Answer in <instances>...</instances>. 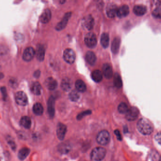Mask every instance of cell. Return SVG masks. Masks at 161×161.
Segmentation results:
<instances>
[{
    "label": "cell",
    "mask_w": 161,
    "mask_h": 161,
    "mask_svg": "<svg viewBox=\"0 0 161 161\" xmlns=\"http://www.w3.org/2000/svg\"><path fill=\"white\" fill-rule=\"evenodd\" d=\"M138 131L142 134L149 135L153 132L154 127L151 122L147 119H140L137 123Z\"/></svg>",
    "instance_id": "cell-1"
},
{
    "label": "cell",
    "mask_w": 161,
    "mask_h": 161,
    "mask_svg": "<svg viewBox=\"0 0 161 161\" xmlns=\"http://www.w3.org/2000/svg\"><path fill=\"white\" fill-rule=\"evenodd\" d=\"M106 155V150L102 147H97L92 151L91 159L94 161H101Z\"/></svg>",
    "instance_id": "cell-2"
},
{
    "label": "cell",
    "mask_w": 161,
    "mask_h": 161,
    "mask_svg": "<svg viewBox=\"0 0 161 161\" xmlns=\"http://www.w3.org/2000/svg\"><path fill=\"white\" fill-rule=\"evenodd\" d=\"M110 140V134L107 131H102L98 134L97 141L99 144L105 146L108 144Z\"/></svg>",
    "instance_id": "cell-3"
},
{
    "label": "cell",
    "mask_w": 161,
    "mask_h": 161,
    "mask_svg": "<svg viewBox=\"0 0 161 161\" xmlns=\"http://www.w3.org/2000/svg\"><path fill=\"white\" fill-rule=\"evenodd\" d=\"M84 42L87 47L93 48L96 47L97 44V39L95 34L90 32L86 35L84 38Z\"/></svg>",
    "instance_id": "cell-4"
},
{
    "label": "cell",
    "mask_w": 161,
    "mask_h": 161,
    "mask_svg": "<svg viewBox=\"0 0 161 161\" xmlns=\"http://www.w3.org/2000/svg\"><path fill=\"white\" fill-rule=\"evenodd\" d=\"M76 53L71 49H66L63 53V58L65 61L69 64H73L76 60Z\"/></svg>",
    "instance_id": "cell-5"
},
{
    "label": "cell",
    "mask_w": 161,
    "mask_h": 161,
    "mask_svg": "<svg viewBox=\"0 0 161 161\" xmlns=\"http://www.w3.org/2000/svg\"><path fill=\"white\" fill-rule=\"evenodd\" d=\"M15 100L17 104L21 106H26L28 103L27 95L22 91L17 92L15 95Z\"/></svg>",
    "instance_id": "cell-6"
},
{
    "label": "cell",
    "mask_w": 161,
    "mask_h": 161,
    "mask_svg": "<svg viewBox=\"0 0 161 161\" xmlns=\"http://www.w3.org/2000/svg\"><path fill=\"white\" fill-rule=\"evenodd\" d=\"M126 118L129 121H133L138 118L139 111L137 108L133 107L129 109L126 113Z\"/></svg>",
    "instance_id": "cell-7"
},
{
    "label": "cell",
    "mask_w": 161,
    "mask_h": 161,
    "mask_svg": "<svg viewBox=\"0 0 161 161\" xmlns=\"http://www.w3.org/2000/svg\"><path fill=\"white\" fill-rule=\"evenodd\" d=\"M82 24L84 29L88 30H91L94 27V18L91 15L87 16L83 19Z\"/></svg>",
    "instance_id": "cell-8"
},
{
    "label": "cell",
    "mask_w": 161,
    "mask_h": 161,
    "mask_svg": "<svg viewBox=\"0 0 161 161\" xmlns=\"http://www.w3.org/2000/svg\"><path fill=\"white\" fill-rule=\"evenodd\" d=\"M36 54V51L32 47L26 48L23 54V59L26 61H30L34 58Z\"/></svg>",
    "instance_id": "cell-9"
},
{
    "label": "cell",
    "mask_w": 161,
    "mask_h": 161,
    "mask_svg": "<svg viewBox=\"0 0 161 161\" xmlns=\"http://www.w3.org/2000/svg\"><path fill=\"white\" fill-rule=\"evenodd\" d=\"M71 15L72 12H67L66 14H65L62 21L59 22L56 26V29L57 31H61L65 29V28L66 27L67 23L69 22V18L71 16Z\"/></svg>",
    "instance_id": "cell-10"
},
{
    "label": "cell",
    "mask_w": 161,
    "mask_h": 161,
    "mask_svg": "<svg viewBox=\"0 0 161 161\" xmlns=\"http://www.w3.org/2000/svg\"><path fill=\"white\" fill-rule=\"evenodd\" d=\"M66 127L62 123H59L57 128V135L58 138L60 140H63L65 137L66 134Z\"/></svg>",
    "instance_id": "cell-11"
},
{
    "label": "cell",
    "mask_w": 161,
    "mask_h": 161,
    "mask_svg": "<svg viewBox=\"0 0 161 161\" xmlns=\"http://www.w3.org/2000/svg\"><path fill=\"white\" fill-rule=\"evenodd\" d=\"M118 8L115 4L110 3L106 8V14L107 16L110 18H114L117 16Z\"/></svg>",
    "instance_id": "cell-12"
},
{
    "label": "cell",
    "mask_w": 161,
    "mask_h": 161,
    "mask_svg": "<svg viewBox=\"0 0 161 161\" xmlns=\"http://www.w3.org/2000/svg\"><path fill=\"white\" fill-rule=\"evenodd\" d=\"M48 111L50 116L53 118L55 114V99L52 96L48 100Z\"/></svg>",
    "instance_id": "cell-13"
},
{
    "label": "cell",
    "mask_w": 161,
    "mask_h": 161,
    "mask_svg": "<svg viewBox=\"0 0 161 161\" xmlns=\"http://www.w3.org/2000/svg\"><path fill=\"white\" fill-rule=\"evenodd\" d=\"M129 6L127 5H122L117 10V16L120 18H123L127 16L129 14Z\"/></svg>",
    "instance_id": "cell-14"
},
{
    "label": "cell",
    "mask_w": 161,
    "mask_h": 161,
    "mask_svg": "<svg viewBox=\"0 0 161 161\" xmlns=\"http://www.w3.org/2000/svg\"><path fill=\"white\" fill-rule=\"evenodd\" d=\"M102 70L103 74L106 79H110L112 77L113 75L112 69L109 64H104L102 67Z\"/></svg>",
    "instance_id": "cell-15"
},
{
    "label": "cell",
    "mask_w": 161,
    "mask_h": 161,
    "mask_svg": "<svg viewBox=\"0 0 161 161\" xmlns=\"http://www.w3.org/2000/svg\"><path fill=\"white\" fill-rule=\"evenodd\" d=\"M51 18V11L49 9H45L43 12L40 17V21L43 23H47L49 22Z\"/></svg>",
    "instance_id": "cell-16"
},
{
    "label": "cell",
    "mask_w": 161,
    "mask_h": 161,
    "mask_svg": "<svg viewBox=\"0 0 161 161\" xmlns=\"http://www.w3.org/2000/svg\"><path fill=\"white\" fill-rule=\"evenodd\" d=\"M45 85L48 89L53 90L57 88L58 83L55 79L50 77L47 78L45 80Z\"/></svg>",
    "instance_id": "cell-17"
},
{
    "label": "cell",
    "mask_w": 161,
    "mask_h": 161,
    "mask_svg": "<svg viewBox=\"0 0 161 161\" xmlns=\"http://www.w3.org/2000/svg\"><path fill=\"white\" fill-rule=\"evenodd\" d=\"M133 10L135 14L138 16H141L146 14L147 9L144 5H138L134 7Z\"/></svg>",
    "instance_id": "cell-18"
},
{
    "label": "cell",
    "mask_w": 161,
    "mask_h": 161,
    "mask_svg": "<svg viewBox=\"0 0 161 161\" xmlns=\"http://www.w3.org/2000/svg\"><path fill=\"white\" fill-rule=\"evenodd\" d=\"M85 59L89 64L91 65H94L97 61V57L94 53L92 51H88L85 55Z\"/></svg>",
    "instance_id": "cell-19"
},
{
    "label": "cell",
    "mask_w": 161,
    "mask_h": 161,
    "mask_svg": "<svg viewBox=\"0 0 161 161\" xmlns=\"http://www.w3.org/2000/svg\"><path fill=\"white\" fill-rule=\"evenodd\" d=\"M120 44L121 40L120 38H114L111 45V50L113 53L117 54L118 53L120 47Z\"/></svg>",
    "instance_id": "cell-20"
},
{
    "label": "cell",
    "mask_w": 161,
    "mask_h": 161,
    "mask_svg": "<svg viewBox=\"0 0 161 161\" xmlns=\"http://www.w3.org/2000/svg\"><path fill=\"white\" fill-rule=\"evenodd\" d=\"M72 83L71 80L67 78L63 79L61 81V87L65 91H69L71 89Z\"/></svg>",
    "instance_id": "cell-21"
},
{
    "label": "cell",
    "mask_w": 161,
    "mask_h": 161,
    "mask_svg": "<svg viewBox=\"0 0 161 161\" xmlns=\"http://www.w3.org/2000/svg\"><path fill=\"white\" fill-rule=\"evenodd\" d=\"M37 59L39 61H43L45 56V49L43 45H39L36 52Z\"/></svg>",
    "instance_id": "cell-22"
},
{
    "label": "cell",
    "mask_w": 161,
    "mask_h": 161,
    "mask_svg": "<svg viewBox=\"0 0 161 161\" xmlns=\"http://www.w3.org/2000/svg\"><path fill=\"white\" fill-rule=\"evenodd\" d=\"M92 78L96 82H100L103 79V73L102 72H100V70H94L92 73Z\"/></svg>",
    "instance_id": "cell-23"
},
{
    "label": "cell",
    "mask_w": 161,
    "mask_h": 161,
    "mask_svg": "<svg viewBox=\"0 0 161 161\" xmlns=\"http://www.w3.org/2000/svg\"><path fill=\"white\" fill-rule=\"evenodd\" d=\"M30 150L28 147H23L18 152V157L21 160H24L29 155Z\"/></svg>",
    "instance_id": "cell-24"
},
{
    "label": "cell",
    "mask_w": 161,
    "mask_h": 161,
    "mask_svg": "<svg viewBox=\"0 0 161 161\" xmlns=\"http://www.w3.org/2000/svg\"><path fill=\"white\" fill-rule=\"evenodd\" d=\"M100 43L102 47L105 48H107L109 45V37L107 33H103L101 35Z\"/></svg>",
    "instance_id": "cell-25"
},
{
    "label": "cell",
    "mask_w": 161,
    "mask_h": 161,
    "mask_svg": "<svg viewBox=\"0 0 161 161\" xmlns=\"http://www.w3.org/2000/svg\"><path fill=\"white\" fill-rule=\"evenodd\" d=\"M20 123L21 126L27 129L30 128L32 124L30 118L28 116H23L22 117Z\"/></svg>",
    "instance_id": "cell-26"
},
{
    "label": "cell",
    "mask_w": 161,
    "mask_h": 161,
    "mask_svg": "<svg viewBox=\"0 0 161 161\" xmlns=\"http://www.w3.org/2000/svg\"><path fill=\"white\" fill-rule=\"evenodd\" d=\"M76 88L78 92H84L86 90V86L83 80H78L75 84Z\"/></svg>",
    "instance_id": "cell-27"
},
{
    "label": "cell",
    "mask_w": 161,
    "mask_h": 161,
    "mask_svg": "<svg viewBox=\"0 0 161 161\" xmlns=\"http://www.w3.org/2000/svg\"><path fill=\"white\" fill-rule=\"evenodd\" d=\"M42 89V87L38 82L34 83L31 87V91L36 95H41Z\"/></svg>",
    "instance_id": "cell-28"
},
{
    "label": "cell",
    "mask_w": 161,
    "mask_h": 161,
    "mask_svg": "<svg viewBox=\"0 0 161 161\" xmlns=\"http://www.w3.org/2000/svg\"><path fill=\"white\" fill-rule=\"evenodd\" d=\"M33 110L35 114L40 116L43 112V108L40 103H36L33 106Z\"/></svg>",
    "instance_id": "cell-29"
},
{
    "label": "cell",
    "mask_w": 161,
    "mask_h": 161,
    "mask_svg": "<svg viewBox=\"0 0 161 161\" xmlns=\"http://www.w3.org/2000/svg\"><path fill=\"white\" fill-rule=\"evenodd\" d=\"M58 149L60 153L66 154L70 150L71 146L69 143H61L58 146Z\"/></svg>",
    "instance_id": "cell-30"
},
{
    "label": "cell",
    "mask_w": 161,
    "mask_h": 161,
    "mask_svg": "<svg viewBox=\"0 0 161 161\" xmlns=\"http://www.w3.org/2000/svg\"><path fill=\"white\" fill-rule=\"evenodd\" d=\"M114 84L116 88H120L122 86V82L121 77L119 74L115 73L114 76Z\"/></svg>",
    "instance_id": "cell-31"
},
{
    "label": "cell",
    "mask_w": 161,
    "mask_h": 161,
    "mask_svg": "<svg viewBox=\"0 0 161 161\" xmlns=\"http://www.w3.org/2000/svg\"><path fill=\"white\" fill-rule=\"evenodd\" d=\"M80 96L77 90H73L69 94V98L73 102H77L79 99Z\"/></svg>",
    "instance_id": "cell-32"
},
{
    "label": "cell",
    "mask_w": 161,
    "mask_h": 161,
    "mask_svg": "<svg viewBox=\"0 0 161 161\" xmlns=\"http://www.w3.org/2000/svg\"><path fill=\"white\" fill-rule=\"evenodd\" d=\"M128 110V107L125 103H121L118 107V110L119 112L122 114H126Z\"/></svg>",
    "instance_id": "cell-33"
},
{
    "label": "cell",
    "mask_w": 161,
    "mask_h": 161,
    "mask_svg": "<svg viewBox=\"0 0 161 161\" xmlns=\"http://www.w3.org/2000/svg\"><path fill=\"white\" fill-rule=\"evenodd\" d=\"M152 15L155 18H161V8H156L152 12Z\"/></svg>",
    "instance_id": "cell-34"
},
{
    "label": "cell",
    "mask_w": 161,
    "mask_h": 161,
    "mask_svg": "<svg viewBox=\"0 0 161 161\" xmlns=\"http://www.w3.org/2000/svg\"><path fill=\"white\" fill-rule=\"evenodd\" d=\"M91 111H86L84 112H82V113H80L77 116L78 119L80 120V119L83 118L86 115H89L91 113Z\"/></svg>",
    "instance_id": "cell-35"
},
{
    "label": "cell",
    "mask_w": 161,
    "mask_h": 161,
    "mask_svg": "<svg viewBox=\"0 0 161 161\" xmlns=\"http://www.w3.org/2000/svg\"><path fill=\"white\" fill-rule=\"evenodd\" d=\"M155 140L161 145V132H159L158 133L156 134L155 137Z\"/></svg>",
    "instance_id": "cell-36"
},
{
    "label": "cell",
    "mask_w": 161,
    "mask_h": 161,
    "mask_svg": "<svg viewBox=\"0 0 161 161\" xmlns=\"http://www.w3.org/2000/svg\"><path fill=\"white\" fill-rule=\"evenodd\" d=\"M114 133L116 135V137H117L118 139L119 140H122V137L121 135L120 132L118 130H115L114 131Z\"/></svg>",
    "instance_id": "cell-37"
},
{
    "label": "cell",
    "mask_w": 161,
    "mask_h": 161,
    "mask_svg": "<svg viewBox=\"0 0 161 161\" xmlns=\"http://www.w3.org/2000/svg\"><path fill=\"white\" fill-rule=\"evenodd\" d=\"M8 142L9 144L10 145V147H11L12 148V149H15L16 145L15 143L12 140H11V139H10L9 140Z\"/></svg>",
    "instance_id": "cell-38"
},
{
    "label": "cell",
    "mask_w": 161,
    "mask_h": 161,
    "mask_svg": "<svg viewBox=\"0 0 161 161\" xmlns=\"http://www.w3.org/2000/svg\"><path fill=\"white\" fill-rule=\"evenodd\" d=\"M1 90L3 96H4V97H6V94H7V93H6V88H5L4 87H3V88H2L1 89Z\"/></svg>",
    "instance_id": "cell-39"
},
{
    "label": "cell",
    "mask_w": 161,
    "mask_h": 161,
    "mask_svg": "<svg viewBox=\"0 0 161 161\" xmlns=\"http://www.w3.org/2000/svg\"><path fill=\"white\" fill-rule=\"evenodd\" d=\"M40 75V72L39 70H37V71H36L34 74V76L36 78H38Z\"/></svg>",
    "instance_id": "cell-40"
},
{
    "label": "cell",
    "mask_w": 161,
    "mask_h": 161,
    "mask_svg": "<svg viewBox=\"0 0 161 161\" xmlns=\"http://www.w3.org/2000/svg\"><path fill=\"white\" fill-rule=\"evenodd\" d=\"M159 161H161V158H160V160H159Z\"/></svg>",
    "instance_id": "cell-41"
}]
</instances>
